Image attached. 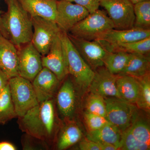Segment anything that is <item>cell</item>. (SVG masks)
Segmentation results:
<instances>
[{
	"mask_svg": "<svg viewBox=\"0 0 150 150\" xmlns=\"http://www.w3.org/2000/svg\"><path fill=\"white\" fill-rule=\"evenodd\" d=\"M83 116L88 131H96L109 123L105 117L93 113L85 112Z\"/></svg>",
	"mask_w": 150,
	"mask_h": 150,
	"instance_id": "4dcf8cb0",
	"label": "cell"
},
{
	"mask_svg": "<svg viewBox=\"0 0 150 150\" xmlns=\"http://www.w3.org/2000/svg\"><path fill=\"white\" fill-rule=\"evenodd\" d=\"M79 148L81 150H101L98 143L87 138L80 140Z\"/></svg>",
	"mask_w": 150,
	"mask_h": 150,
	"instance_id": "d6a6232c",
	"label": "cell"
},
{
	"mask_svg": "<svg viewBox=\"0 0 150 150\" xmlns=\"http://www.w3.org/2000/svg\"><path fill=\"white\" fill-rule=\"evenodd\" d=\"M61 37L67 59L69 75L82 88H88L94 75L70 40L67 33L61 31Z\"/></svg>",
	"mask_w": 150,
	"mask_h": 150,
	"instance_id": "3957f363",
	"label": "cell"
},
{
	"mask_svg": "<svg viewBox=\"0 0 150 150\" xmlns=\"http://www.w3.org/2000/svg\"><path fill=\"white\" fill-rule=\"evenodd\" d=\"M150 37V30L133 28L130 29L108 30L97 39L109 52L112 46L122 43H131Z\"/></svg>",
	"mask_w": 150,
	"mask_h": 150,
	"instance_id": "4fadbf2b",
	"label": "cell"
},
{
	"mask_svg": "<svg viewBox=\"0 0 150 150\" xmlns=\"http://www.w3.org/2000/svg\"><path fill=\"white\" fill-rule=\"evenodd\" d=\"M134 27L150 30V1L140 2L134 4Z\"/></svg>",
	"mask_w": 150,
	"mask_h": 150,
	"instance_id": "484cf974",
	"label": "cell"
},
{
	"mask_svg": "<svg viewBox=\"0 0 150 150\" xmlns=\"http://www.w3.org/2000/svg\"><path fill=\"white\" fill-rule=\"evenodd\" d=\"M89 13L82 6L66 0H57L55 21L61 31L68 33Z\"/></svg>",
	"mask_w": 150,
	"mask_h": 150,
	"instance_id": "30bf717a",
	"label": "cell"
},
{
	"mask_svg": "<svg viewBox=\"0 0 150 150\" xmlns=\"http://www.w3.org/2000/svg\"><path fill=\"white\" fill-rule=\"evenodd\" d=\"M33 33L31 43L41 56L46 55L54 38L61 31L54 21L38 16L31 17Z\"/></svg>",
	"mask_w": 150,
	"mask_h": 150,
	"instance_id": "ba28073f",
	"label": "cell"
},
{
	"mask_svg": "<svg viewBox=\"0 0 150 150\" xmlns=\"http://www.w3.org/2000/svg\"><path fill=\"white\" fill-rule=\"evenodd\" d=\"M106 105L105 118L121 132L131 126L139 112L134 104L115 97L104 98Z\"/></svg>",
	"mask_w": 150,
	"mask_h": 150,
	"instance_id": "8992f818",
	"label": "cell"
},
{
	"mask_svg": "<svg viewBox=\"0 0 150 150\" xmlns=\"http://www.w3.org/2000/svg\"><path fill=\"white\" fill-rule=\"evenodd\" d=\"M61 81L54 73L43 67L32 81L39 103L52 99Z\"/></svg>",
	"mask_w": 150,
	"mask_h": 150,
	"instance_id": "9a60e30c",
	"label": "cell"
},
{
	"mask_svg": "<svg viewBox=\"0 0 150 150\" xmlns=\"http://www.w3.org/2000/svg\"><path fill=\"white\" fill-rule=\"evenodd\" d=\"M61 32L54 38L47 54L42 56V62L43 67L50 70L62 81L69 73Z\"/></svg>",
	"mask_w": 150,
	"mask_h": 150,
	"instance_id": "8fae6325",
	"label": "cell"
},
{
	"mask_svg": "<svg viewBox=\"0 0 150 150\" xmlns=\"http://www.w3.org/2000/svg\"><path fill=\"white\" fill-rule=\"evenodd\" d=\"M86 112L106 116V105L105 98L102 96L91 93L86 103Z\"/></svg>",
	"mask_w": 150,
	"mask_h": 150,
	"instance_id": "f546056e",
	"label": "cell"
},
{
	"mask_svg": "<svg viewBox=\"0 0 150 150\" xmlns=\"http://www.w3.org/2000/svg\"><path fill=\"white\" fill-rule=\"evenodd\" d=\"M9 79L8 77L0 70V93L8 85Z\"/></svg>",
	"mask_w": 150,
	"mask_h": 150,
	"instance_id": "836d02e7",
	"label": "cell"
},
{
	"mask_svg": "<svg viewBox=\"0 0 150 150\" xmlns=\"http://www.w3.org/2000/svg\"><path fill=\"white\" fill-rule=\"evenodd\" d=\"M82 133L79 127L74 123L67 124L60 133L56 146L57 149L64 150L79 142Z\"/></svg>",
	"mask_w": 150,
	"mask_h": 150,
	"instance_id": "7402d4cb",
	"label": "cell"
},
{
	"mask_svg": "<svg viewBox=\"0 0 150 150\" xmlns=\"http://www.w3.org/2000/svg\"><path fill=\"white\" fill-rule=\"evenodd\" d=\"M1 10H0V31H1V33L2 35H4V37L8 38V36L5 30L4 29V27H3L2 23L1 18Z\"/></svg>",
	"mask_w": 150,
	"mask_h": 150,
	"instance_id": "8d00e7d4",
	"label": "cell"
},
{
	"mask_svg": "<svg viewBox=\"0 0 150 150\" xmlns=\"http://www.w3.org/2000/svg\"><path fill=\"white\" fill-rule=\"evenodd\" d=\"M14 145L7 142H0V150H16Z\"/></svg>",
	"mask_w": 150,
	"mask_h": 150,
	"instance_id": "d590c367",
	"label": "cell"
},
{
	"mask_svg": "<svg viewBox=\"0 0 150 150\" xmlns=\"http://www.w3.org/2000/svg\"><path fill=\"white\" fill-rule=\"evenodd\" d=\"M16 46L0 31V70L9 79L18 76Z\"/></svg>",
	"mask_w": 150,
	"mask_h": 150,
	"instance_id": "2e32d148",
	"label": "cell"
},
{
	"mask_svg": "<svg viewBox=\"0 0 150 150\" xmlns=\"http://www.w3.org/2000/svg\"><path fill=\"white\" fill-rule=\"evenodd\" d=\"M129 54V58L126 67L120 74L128 75L138 78L150 73L149 55Z\"/></svg>",
	"mask_w": 150,
	"mask_h": 150,
	"instance_id": "ffe728a7",
	"label": "cell"
},
{
	"mask_svg": "<svg viewBox=\"0 0 150 150\" xmlns=\"http://www.w3.org/2000/svg\"><path fill=\"white\" fill-rule=\"evenodd\" d=\"M114 28L113 23L106 11L98 9L79 22L68 33L83 40H94Z\"/></svg>",
	"mask_w": 150,
	"mask_h": 150,
	"instance_id": "277c9868",
	"label": "cell"
},
{
	"mask_svg": "<svg viewBox=\"0 0 150 150\" xmlns=\"http://www.w3.org/2000/svg\"><path fill=\"white\" fill-rule=\"evenodd\" d=\"M137 78L139 83V93L136 102L138 108L149 112L150 110V73Z\"/></svg>",
	"mask_w": 150,
	"mask_h": 150,
	"instance_id": "83f0119b",
	"label": "cell"
},
{
	"mask_svg": "<svg viewBox=\"0 0 150 150\" xmlns=\"http://www.w3.org/2000/svg\"><path fill=\"white\" fill-rule=\"evenodd\" d=\"M150 1V0H130V1L133 3L134 4H137V3L140 2L144 1Z\"/></svg>",
	"mask_w": 150,
	"mask_h": 150,
	"instance_id": "74e56055",
	"label": "cell"
},
{
	"mask_svg": "<svg viewBox=\"0 0 150 150\" xmlns=\"http://www.w3.org/2000/svg\"><path fill=\"white\" fill-rule=\"evenodd\" d=\"M103 7L114 25V29L133 28L135 21L134 4L130 0H100Z\"/></svg>",
	"mask_w": 150,
	"mask_h": 150,
	"instance_id": "52a82bcc",
	"label": "cell"
},
{
	"mask_svg": "<svg viewBox=\"0 0 150 150\" xmlns=\"http://www.w3.org/2000/svg\"><path fill=\"white\" fill-rule=\"evenodd\" d=\"M129 128L131 133L137 139L150 145L149 124L147 120L140 115L139 112Z\"/></svg>",
	"mask_w": 150,
	"mask_h": 150,
	"instance_id": "4316f807",
	"label": "cell"
},
{
	"mask_svg": "<svg viewBox=\"0 0 150 150\" xmlns=\"http://www.w3.org/2000/svg\"><path fill=\"white\" fill-rule=\"evenodd\" d=\"M18 118L19 128L25 134L47 144L53 140L56 125L53 99L40 103Z\"/></svg>",
	"mask_w": 150,
	"mask_h": 150,
	"instance_id": "6da1fadb",
	"label": "cell"
},
{
	"mask_svg": "<svg viewBox=\"0 0 150 150\" xmlns=\"http://www.w3.org/2000/svg\"><path fill=\"white\" fill-rule=\"evenodd\" d=\"M121 51L129 54H139L149 55L150 37L131 43H122L112 46L109 52Z\"/></svg>",
	"mask_w": 150,
	"mask_h": 150,
	"instance_id": "d4e9b609",
	"label": "cell"
},
{
	"mask_svg": "<svg viewBox=\"0 0 150 150\" xmlns=\"http://www.w3.org/2000/svg\"><path fill=\"white\" fill-rule=\"evenodd\" d=\"M8 85L18 117H22L28 110L39 104L30 81L17 76L9 79Z\"/></svg>",
	"mask_w": 150,
	"mask_h": 150,
	"instance_id": "5b68a950",
	"label": "cell"
},
{
	"mask_svg": "<svg viewBox=\"0 0 150 150\" xmlns=\"http://www.w3.org/2000/svg\"><path fill=\"white\" fill-rule=\"evenodd\" d=\"M150 145L140 142L131 133L129 127L122 132L119 150H149Z\"/></svg>",
	"mask_w": 150,
	"mask_h": 150,
	"instance_id": "f1b7e54d",
	"label": "cell"
},
{
	"mask_svg": "<svg viewBox=\"0 0 150 150\" xmlns=\"http://www.w3.org/2000/svg\"><path fill=\"white\" fill-rule=\"evenodd\" d=\"M31 17H41L55 21L57 0H18Z\"/></svg>",
	"mask_w": 150,
	"mask_h": 150,
	"instance_id": "ac0fdd59",
	"label": "cell"
},
{
	"mask_svg": "<svg viewBox=\"0 0 150 150\" xmlns=\"http://www.w3.org/2000/svg\"><path fill=\"white\" fill-rule=\"evenodd\" d=\"M122 132L110 123L102 128L92 131H88L87 138L94 142H105L114 145L119 150Z\"/></svg>",
	"mask_w": 150,
	"mask_h": 150,
	"instance_id": "44dd1931",
	"label": "cell"
},
{
	"mask_svg": "<svg viewBox=\"0 0 150 150\" xmlns=\"http://www.w3.org/2000/svg\"><path fill=\"white\" fill-rule=\"evenodd\" d=\"M17 117L11 97L8 84L0 93V123L4 124Z\"/></svg>",
	"mask_w": 150,
	"mask_h": 150,
	"instance_id": "cb8c5ba5",
	"label": "cell"
},
{
	"mask_svg": "<svg viewBox=\"0 0 150 150\" xmlns=\"http://www.w3.org/2000/svg\"><path fill=\"white\" fill-rule=\"evenodd\" d=\"M116 86L121 99L136 104L139 93V83L137 78L128 75H118Z\"/></svg>",
	"mask_w": 150,
	"mask_h": 150,
	"instance_id": "d6986e66",
	"label": "cell"
},
{
	"mask_svg": "<svg viewBox=\"0 0 150 150\" xmlns=\"http://www.w3.org/2000/svg\"><path fill=\"white\" fill-rule=\"evenodd\" d=\"M56 103L61 115L71 119L76 110V98L74 86L70 79L64 82L56 95Z\"/></svg>",
	"mask_w": 150,
	"mask_h": 150,
	"instance_id": "e0dca14e",
	"label": "cell"
},
{
	"mask_svg": "<svg viewBox=\"0 0 150 150\" xmlns=\"http://www.w3.org/2000/svg\"><path fill=\"white\" fill-rule=\"evenodd\" d=\"M17 48L18 76L32 82L43 68L42 56L31 42Z\"/></svg>",
	"mask_w": 150,
	"mask_h": 150,
	"instance_id": "9c48e42d",
	"label": "cell"
},
{
	"mask_svg": "<svg viewBox=\"0 0 150 150\" xmlns=\"http://www.w3.org/2000/svg\"><path fill=\"white\" fill-rule=\"evenodd\" d=\"M75 48L93 71L104 66L103 62L108 51L97 40H87L68 33Z\"/></svg>",
	"mask_w": 150,
	"mask_h": 150,
	"instance_id": "7c38bea8",
	"label": "cell"
},
{
	"mask_svg": "<svg viewBox=\"0 0 150 150\" xmlns=\"http://www.w3.org/2000/svg\"><path fill=\"white\" fill-rule=\"evenodd\" d=\"M99 144L101 150H118V149L114 145L105 143V142H99Z\"/></svg>",
	"mask_w": 150,
	"mask_h": 150,
	"instance_id": "e575fe53",
	"label": "cell"
},
{
	"mask_svg": "<svg viewBox=\"0 0 150 150\" xmlns=\"http://www.w3.org/2000/svg\"><path fill=\"white\" fill-rule=\"evenodd\" d=\"M129 54L123 51L108 52L103 62L104 67L111 74L119 75L126 67Z\"/></svg>",
	"mask_w": 150,
	"mask_h": 150,
	"instance_id": "603a6c76",
	"label": "cell"
},
{
	"mask_svg": "<svg viewBox=\"0 0 150 150\" xmlns=\"http://www.w3.org/2000/svg\"><path fill=\"white\" fill-rule=\"evenodd\" d=\"M118 76L111 74L104 66L100 67L94 71L93 79L88 88L91 93L104 98H121L116 86Z\"/></svg>",
	"mask_w": 150,
	"mask_h": 150,
	"instance_id": "5bb4252c",
	"label": "cell"
},
{
	"mask_svg": "<svg viewBox=\"0 0 150 150\" xmlns=\"http://www.w3.org/2000/svg\"><path fill=\"white\" fill-rule=\"evenodd\" d=\"M6 11L1 15L8 38L17 48L31 42L33 28L31 16L18 0H4Z\"/></svg>",
	"mask_w": 150,
	"mask_h": 150,
	"instance_id": "7a4b0ae2",
	"label": "cell"
},
{
	"mask_svg": "<svg viewBox=\"0 0 150 150\" xmlns=\"http://www.w3.org/2000/svg\"><path fill=\"white\" fill-rule=\"evenodd\" d=\"M83 7L88 11L90 13H93L98 9L100 0H66Z\"/></svg>",
	"mask_w": 150,
	"mask_h": 150,
	"instance_id": "1f68e13d",
	"label": "cell"
}]
</instances>
